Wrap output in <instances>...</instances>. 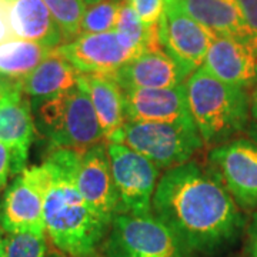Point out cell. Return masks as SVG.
<instances>
[{
	"mask_svg": "<svg viewBox=\"0 0 257 257\" xmlns=\"http://www.w3.org/2000/svg\"><path fill=\"white\" fill-rule=\"evenodd\" d=\"M152 211L192 253L213 254L230 246L244 217L219 180L196 162L167 169L157 183Z\"/></svg>",
	"mask_w": 257,
	"mask_h": 257,
	"instance_id": "1",
	"label": "cell"
},
{
	"mask_svg": "<svg viewBox=\"0 0 257 257\" xmlns=\"http://www.w3.org/2000/svg\"><path fill=\"white\" fill-rule=\"evenodd\" d=\"M79 152L56 149L43 162L49 172L45 197L46 234L70 257H87L104 241L111 221L101 217L83 199L76 184Z\"/></svg>",
	"mask_w": 257,
	"mask_h": 257,
	"instance_id": "2",
	"label": "cell"
},
{
	"mask_svg": "<svg viewBox=\"0 0 257 257\" xmlns=\"http://www.w3.org/2000/svg\"><path fill=\"white\" fill-rule=\"evenodd\" d=\"M184 84L193 123L203 145L219 146L247 127L251 111L247 90L221 82L203 67Z\"/></svg>",
	"mask_w": 257,
	"mask_h": 257,
	"instance_id": "3",
	"label": "cell"
},
{
	"mask_svg": "<svg viewBox=\"0 0 257 257\" xmlns=\"http://www.w3.org/2000/svg\"><path fill=\"white\" fill-rule=\"evenodd\" d=\"M35 114L36 128L50 150L82 152L104 142L100 123L80 80L64 92L37 101Z\"/></svg>",
	"mask_w": 257,
	"mask_h": 257,
	"instance_id": "4",
	"label": "cell"
},
{
	"mask_svg": "<svg viewBox=\"0 0 257 257\" xmlns=\"http://www.w3.org/2000/svg\"><path fill=\"white\" fill-rule=\"evenodd\" d=\"M101 248L106 257H192L183 241L153 213L117 214Z\"/></svg>",
	"mask_w": 257,
	"mask_h": 257,
	"instance_id": "5",
	"label": "cell"
},
{
	"mask_svg": "<svg viewBox=\"0 0 257 257\" xmlns=\"http://www.w3.org/2000/svg\"><path fill=\"white\" fill-rule=\"evenodd\" d=\"M111 142L126 145L160 169L190 162L203 145L196 126L127 120Z\"/></svg>",
	"mask_w": 257,
	"mask_h": 257,
	"instance_id": "6",
	"label": "cell"
},
{
	"mask_svg": "<svg viewBox=\"0 0 257 257\" xmlns=\"http://www.w3.org/2000/svg\"><path fill=\"white\" fill-rule=\"evenodd\" d=\"M111 175L119 196L120 214L145 216L152 211L160 167L133 149L116 142H106Z\"/></svg>",
	"mask_w": 257,
	"mask_h": 257,
	"instance_id": "7",
	"label": "cell"
},
{
	"mask_svg": "<svg viewBox=\"0 0 257 257\" xmlns=\"http://www.w3.org/2000/svg\"><path fill=\"white\" fill-rule=\"evenodd\" d=\"M207 170L227 190L240 210L257 209V143L231 139L213 147Z\"/></svg>",
	"mask_w": 257,
	"mask_h": 257,
	"instance_id": "8",
	"label": "cell"
},
{
	"mask_svg": "<svg viewBox=\"0 0 257 257\" xmlns=\"http://www.w3.org/2000/svg\"><path fill=\"white\" fill-rule=\"evenodd\" d=\"M49 172L45 163L26 167L10 183L0 203V226L8 234L20 231L46 233L45 197Z\"/></svg>",
	"mask_w": 257,
	"mask_h": 257,
	"instance_id": "9",
	"label": "cell"
},
{
	"mask_svg": "<svg viewBox=\"0 0 257 257\" xmlns=\"http://www.w3.org/2000/svg\"><path fill=\"white\" fill-rule=\"evenodd\" d=\"M159 45L189 79L202 67L213 35L176 5H166L157 23Z\"/></svg>",
	"mask_w": 257,
	"mask_h": 257,
	"instance_id": "10",
	"label": "cell"
},
{
	"mask_svg": "<svg viewBox=\"0 0 257 257\" xmlns=\"http://www.w3.org/2000/svg\"><path fill=\"white\" fill-rule=\"evenodd\" d=\"M82 74L110 76L130 59L142 53L116 30L94 35H79L56 49Z\"/></svg>",
	"mask_w": 257,
	"mask_h": 257,
	"instance_id": "11",
	"label": "cell"
},
{
	"mask_svg": "<svg viewBox=\"0 0 257 257\" xmlns=\"http://www.w3.org/2000/svg\"><path fill=\"white\" fill-rule=\"evenodd\" d=\"M76 184L83 199L101 217L113 221L120 214L119 196L111 175L106 142L79 152Z\"/></svg>",
	"mask_w": 257,
	"mask_h": 257,
	"instance_id": "12",
	"label": "cell"
},
{
	"mask_svg": "<svg viewBox=\"0 0 257 257\" xmlns=\"http://www.w3.org/2000/svg\"><path fill=\"white\" fill-rule=\"evenodd\" d=\"M202 67L231 86L244 90L257 87V50L246 40L214 36Z\"/></svg>",
	"mask_w": 257,
	"mask_h": 257,
	"instance_id": "13",
	"label": "cell"
},
{
	"mask_svg": "<svg viewBox=\"0 0 257 257\" xmlns=\"http://www.w3.org/2000/svg\"><path fill=\"white\" fill-rule=\"evenodd\" d=\"M123 93L126 121H159L194 126L184 83L166 89H128Z\"/></svg>",
	"mask_w": 257,
	"mask_h": 257,
	"instance_id": "14",
	"label": "cell"
},
{
	"mask_svg": "<svg viewBox=\"0 0 257 257\" xmlns=\"http://www.w3.org/2000/svg\"><path fill=\"white\" fill-rule=\"evenodd\" d=\"M35 136L36 123L32 104L16 83H12L9 89L0 94V143L13 150L19 175L26 169L29 149Z\"/></svg>",
	"mask_w": 257,
	"mask_h": 257,
	"instance_id": "15",
	"label": "cell"
},
{
	"mask_svg": "<svg viewBox=\"0 0 257 257\" xmlns=\"http://www.w3.org/2000/svg\"><path fill=\"white\" fill-rule=\"evenodd\" d=\"M113 79L123 90L166 89L183 84L187 79L163 49H149L124 63Z\"/></svg>",
	"mask_w": 257,
	"mask_h": 257,
	"instance_id": "16",
	"label": "cell"
},
{
	"mask_svg": "<svg viewBox=\"0 0 257 257\" xmlns=\"http://www.w3.org/2000/svg\"><path fill=\"white\" fill-rule=\"evenodd\" d=\"M170 5H176L216 36L234 37L253 45L237 0H175Z\"/></svg>",
	"mask_w": 257,
	"mask_h": 257,
	"instance_id": "17",
	"label": "cell"
},
{
	"mask_svg": "<svg viewBox=\"0 0 257 257\" xmlns=\"http://www.w3.org/2000/svg\"><path fill=\"white\" fill-rule=\"evenodd\" d=\"M10 23L18 39L36 42L50 49L64 43V37L43 0H12Z\"/></svg>",
	"mask_w": 257,
	"mask_h": 257,
	"instance_id": "18",
	"label": "cell"
},
{
	"mask_svg": "<svg viewBox=\"0 0 257 257\" xmlns=\"http://www.w3.org/2000/svg\"><path fill=\"white\" fill-rule=\"evenodd\" d=\"M79 80L92 101L104 142H111L126 123L123 89L110 76L80 74Z\"/></svg>",
	"mask_w": 257,
	"mask_h": 257,
	"instance_id": "19",
	"label": "cell"
},
{
	"mask_svg": "<svg viewBox=\"0 0 257 257\" xmlns=\"http://www.w3.org/2000/svg\"><path fill=\"white\" fill-rule=\"evenodd\" d=\"M80 74L73 64L55 49L33 72L16 82V86L30 99L45 100L70 89L79 82Z\"/></svg>",
	"mask_w": 257,
	"mask_h": 257,
	"instance_id": "20",
	"label": "cell"
},
{
	"mask_svg": "<svg viewBox=\"0 0 257 257\" xmlns=\"http://www.w3.org/2000/svg\"><path fill=\"white\" fill-rule=\"evenodd\" d=\"M53 50L36 42L18 37L9 39L0 43V74L19 82L33 72Z\"/></svg>",
	"mask_w": 257,
	"mask_h": 257,
	"instance_id": "21",
	"label": "cell"
},
{
	"mask_svg": "<svg viewBox=\"0 0 257 257\" xmlns=\"http://www.w3.org/2000/svg\"><path fill=\"white\" fill-rule=\"evenodd\" d=\"M114 30L127 39L128 42L139 50L145 52L149 49H159V36L157 26H149L139 15L132 9V6L124 0L119 12V18L116 22ZM162 49V47H160Z\"/></svg>",
	"mask_w": 257,
	"mask_h": 257,
	"instance_id": "22",
	"label": "cell"
},
{
	"mask_svg": "<svg viewBox=\"0 0 257 257\" xmlns=\"http://www.w3.org/2000/svg\"><path fill=\"white\" fill-rule=\"evenodd\" d=\"M123 2L124 0H103L86 6L79 35H94L114 30Z\"/></svg>",
	"mask_w": 257,
	"mask_h": 257,
	"instance_id": "23",
	"label": "cell"
},
{
	"mask_svg": "<svg viewBox=\"0 0 257 257\" xmlns=\"http://www.w3.org/2000/svg\"><path fill=\"white\" fill-rule=\"evenodd\" d=\"M43 2L62 30L64 43L79 36L80 23L86 10V3L83 0H43Z\"/></svg>",
	"mask_w": 257,
	"mask_h": 257,
	"instance_id": "24",
	"label": "cell"
},
{
	"mask_svg": "<svg viewBox=\"0 0 257 257\" xmlns=\"http://www.w3.org/2000/svg\"><path fill=\"white\" fill-rule=\"evenodd\" d=\"M5 257H47L46 233H12L6 239Z\"/></svg>",
	"mask_w": 257,
	"mask_h": 257,
	"instance_id": "25",
	"label": "cell"
},
{
	"mask_svg": "<svg viewBox=\"0 0 257 257\" xmlns=\"http://www.w3.org/2000/svg\"><path fill=\"white\" fill-rule=\"evenodd\" d=\"M126 2L146 25L157 26L166 5H170L175 0H126Z\"/></svg>",
	"mask_w": 257,
	"mask_h": 257,
	"instance_id": "26",
	"label": "cell"
},
{
	"mask_svg": "<svg viewBox=\"0 0 257 257\" xmlns=\"http://www.w3.org/2000/svg\"><path fill=\"white\" fill-rule=\"evenodd\" d=\"M18 176L15 153L9 146L0 143V192L6 187L10 176Z\"/></svg>",
	"mask_w": 257,
	"mask_h": 257,
	"instance_id": "27",
	"label": "cell"
},
{
	"mask_svg": "<svg viewBox=\"0 0 257 257\" xmlns=\"http://www.w3.org/2000/svg\"><path fill=\"white\" fill-rule=\"evenodd\" d=\"M237 5L257 50V0H237Z\"/></svg>",
	"mask_w": 257,
	"mask_h": 257,
	"instance_id": "28",
	"label": "cell"
},
{
	"mask_svg": "<svg viewBox=\"0 0 257 257\" xmlns=\"http://www.w3.org/2000/svg\"><path fill=\"white\" fill-rule=\"evenodd\" d=\"M10 8L12 0H0V43L15 37L10 23Z\"/></svg>",
	"mask_w": 257,
	"mask_h": 257,
	"instance_id": "29",
	"label": "cell"
},
{
	"mask_svg": "<svg viewBox=\"0 0 257 257\" xmlns=\"http://www.w3.org/2000/svg\"><path fill=\"white\" fill-rule=\"evenodd\" d=\"M247 251L250 257H257V210L253 213V217L248 226Z\"/></svg>",
	"mask_w": 257,
	"mask_h": 257,
	"instance_id": "30",
	"label": "cell"
},
{
	"mask_svg": "<svg viewBox=\"0 0 257 257\" xmlns=\"http://www.w3.org/2000/svg\"><path fill=\"white\" fill-rule=\"evenodd\" d=\"M250 120L253 121L254 124V130H256L257 135V87L253 92V96H251V111H250Z\"/></svg>",
	"mask_w": 257,
	"mask_h": 257,
	"instance_id": "31",
	"label": "cell"
},
{
	"mask_svg": "<svg viewBox=\"0 0 257 257\" xmlns=\"http://www.w3.org/2000/svg\"><path fill=\"white\" fill-rule=\"evenodd\" d=\"M2 226H0V257L6 256V239L3 237V233H2Z\"/></svg>",
	"mask_w": 257,
	"mask_h": 257,
	"instance_id": "32",
	"label": "cell"
},
{
	"mask_svg": "<svg viewBox=\"0 0 257 257\" xmlns=\"http://www.w3.org/2000/svg\"><path fill=\"white\" fill-rule=\"evenodd\" d=\"M10 86H12V83L2 82V80H0V94H2L3 92H6V90L9 89Z\"/></svg>",
	"mask_w": 257,
	"mask_h": 257,
	"instance_id": "33",
	"label": "cell"
},
{
	"mask_svg": "<svg viewBox=\"0 0 257 257\" xmlns=\"http://www.w3.org/2000/svg\"><path fill=\"white\" fill-rule=\"evenodd\" d=\"M86 3V6H90V5H94V3H99V2H103V0H83Z\"/></svg>",
	"mask_w": 257,
	"mask_h": 257,
	"instance_id": "34",
	"label": "cell"
},
{
	"mask_svg": "<svg viewBox=\"0 0 257 257\" xmlns=\"http://www.w3.org/2000/svg\"><path fill=\"white\" fill-rule=\"evenodd\" d=\"M87 257H106V256H103V254H97V253H93V254H90V256H87Z\"/></svg>",
	"mask_w": 257,
	"mask_h": 257,
	"instance_id": "35",
	"label": "cell"
},
{
	"mask_svg": "<svg viewBox=\"0 0 257 257\" xmlns=\"http://www.w3.org/2000/svg\"><path fill=\"white\" fill-rule=\"evenodd\" d=\"M47 257H62V256H59V254H56V253H52V254H47Z\"/></svg>",
	"mask_w": 257,
	"mask_h": 257,
	"instance_id": "36",
	"label": "cell"
}]
</instances>
